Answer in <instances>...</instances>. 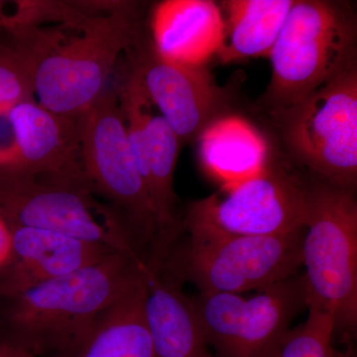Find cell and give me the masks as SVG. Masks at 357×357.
<instances>
[{
  "mask_svg": "<svg viewBox=\"0 0 357 357\" xmlns=\"http://www.w3.org/2000/svg\"><path fill=\"white\" fill-rule=\"evenodd\" d=\"M312 182L283 159L270 156L255 177L192 203L183 229L248 236L297 231L306 227Z\"/></svg>",
  "mask_w": 357,
  "mask_h": 357,
  "instance_id": "9",
  "label": "cell"
},
{
  "mask_svg": "<svg viewBox=\"0 0 357 357\" xmlns=\"http://www.w3.org/2000/svg\"><path fill=\"white\" fill-rule=\"evenodd\" d=\"M10 255V230L4 218L0 215V272L8 262Z\"/></svg>",
  "mask_w": 357,
  "mask_h": 357,
  "instance_id": "21",
  "label": "cell"
},
{
  "mask_svg": "<svg viewBox=\"0 0 357 357\" xmlns=\"http://www.w3.org/2000/svg\"><path fill=\"white\" fill-rule=\"evenodd\" d=\"M191 299L213 357H277L294 319L307 309L300 272L250 297L199 293Z\"/></svg>",
  "mask_w": 357,
  "mask_h": 357,
  "instance_id": "10",
  "label": "cell"
},
{
  "mask_svg": "<svg viewBox=\"0 0 357 357\" xmlns=\"http://www.w3.org/2000/svg\"><path fill=\"white\" fill-rule=\"evenodd\" d=\"M126 53L150 102L158 107L181 144L198 139L220 117L227 93L204 66L177 64L160 57L141 30Z\"/></svg>",
  "mask_w": 357,
  "mask_h": 357,
  "instance_id": "11",
  "label": "cell"
},
{
  "mask_svg": "<svg viewBox=\"0 0 357 357\" xmlns=\"http://www.w3.org/2000/svg\"><path fill=\"white\" fill-rule=\"evenodd\" d=\"M79 161L96 196L121 218L138 258L156 265L157 229L144 182L129 145L119 96L105 89L79 119Z\"/></svg>",
  "mask_w": 357,
  "mask_h": 357,
  "instance_id": "5",
  "label": "cell"
},
{
  "mask_svg": "<svg viewBox=\"0 0 357 357\" xmlns=\"http://www.w3.org/2000/svg\"><path fill=\"white\" fill-rule=\"evenodd\" d=\"M294 0L222 1L225 37L217 57L222 64L253 57H269L285 24Z\"/></svg>",
  "mask_w": 357,
  "mask_h": 357,
  "instance_id": "18",
  "label": "cell"
},
{
  "mask_svg": "<svg viewBox=\"0 0 357 357\" xmlns=\"http://www.w3.org/2000/svg\"><path fill=\"white\" fill-rule=\"evenodd\" d=\"M6 2L0 1V23L3 20L4 16L6 15L7 11L6 10Z\"/></svg>",
  "mask_w": 357,
  "mask_h": 357,
  "instance_id": "23",
  "label": "cell"
},
{
  "mask_svg": "<svg viewBox=\"0 0 357 357\" xmlns=\"http://www.w3.org/2000/svg\"><path fill=\"white\" fill-rule=\"evenodd\" d=\"M0 357H35L29 352L0 337Z\"/></svg>",
  "mask_w": 357,
  "mask_h": 357,
  "instance_id": "22",
  "label": "cell"
},
{
  "mask_svg": "<svg viewBox=\"0 0 357 357\" xmlns=\"http://www.w3.org/2000/svg\"><path fill=\"white\" fill-rule=\"evenodd\" d=\"M145 296L143 271L81 337L49 357H153L144 314Z\"/></svg>",
  "mask_w": 357,
  "mask_h": 357,
  "instance_id": "16",
  "label": "cell"
},
{
  "mask_svg": "<svg viewBox=\"0 0 357 357\" xmlns=\"http://www.w3.org/2000/svg\"><path fill=\"white\" fill-rule=\"evenodd\" d=\"M31 72L10 40L0 41V112L34 98Z\"/></svg>",
  "mask_w": 357,
  "mask_h": 357,
  "instance_id": "20",
  "label": "cell"
},
{
  "mask_svg": "<svg viewBox=\"0 0 357 357\" xmlns=\"http://www.w3.org/2000/svg\"><path fill=\"white\" fill-rule=\"evenodd\" d=\"M266 102L277 115L356 64V20L344 2L295 1L269 54Z\"/></svg>",
  "mask_w": 357,
  "mask_h": 357,
  "instance_id": "3",
  "label": "cell"
},
{
  "mask_svg": "<svg viewBox=\"0 0 357 357\" xmlns=\"http://www.w3.org/2000/svg\"><path fill=\"white\" fill-rule=\"evenodd\" d=\"M10 255L0 272V298L10 297L44 282L100 262L116 250L65 234L9 227Z\"/></svg>",
  "mask_w": 357,
  "mask_h": 357,
  "instance_id": "12",
  "label": "cell"
},
{
  "mask_svg": "<svg viewBox=\"0 0 357 357\" xmlns=\"http://www.w3.org/2000/svg\"><path fill=\"white\" fill-rule=\"evenodd\" d=\"M96 196L83 178L0 169V215L8 227L49 230L137 257L121 218Z\"/></svg>",
  "mask_w": 357,
  "mask_h": 357,
  "instance_id": "8",
  "label": "cell"
},
{
  "mask_svg": "<svg viewBox=\"0 0 357 357\" xmlns=\"http://www.w3.org/2000/svg\"><path fill=\"white\" fill-rule=\"evenodd\" d=\"M143 271L144 314L153 357H213L182 285L145 264Z\"/></svg>",
  "mask_w": 357,
  "mask_h": 357,
  "instance_id": "15",
  "label": "cell"
},
{
  "mask_svg": "<svg viewBox=\"0 0 357 357\" xmlns=\"http://www.w3.org/2000/svg\"><path fill=\"white\" fill-rule=\"evenodd\" d=\"M314 180V178H312ZM356 192L312 182L302 245L307 309L328 312L335 337H354L357 326Z\"/></svg>",
  "mask_w": 357,
  "mask_h": 357,
  "instance_id": "6",
  "label": "cell"
},
{
  "mask_svg": "<svg viewBox=\"0 0 357 357\" xmlns=\"http://www.w3.org/2000/svg\"><path fill=\"white\" fill-rule=\"evenodd\" d=\"M9 116L18 158L8 170L86 181L79 161V119L54 114L34 98L14 105Z\"/></svg>",
  "mask_w": 357,
  "mask_h": 357,
  "instance_id": "13",
  "label": "cell"
},
{
  "mask_svg": "<svg viewBox=\"0 0 357 357\" xmlns=\"http://www.w3.org/2000/svg\"><path fill=\"white\" fill-rule=\"evenodd\" d=\"M307 310L306 321L291 328L277 357H340L333 344L335 319L332 314Z\"/></svg>",
  "mask_w": 357,
  "mask_h": 357,
  "instance_id": "19",
  "label": "cell"
},
{
  "mask_svg": "<svg viewBox=\"0 0 357 357\" xmlns=\"http://www.w3.org/2000/svg\"><path fill=\"white\" fill-rule=\"evenodd\" d=\"M129 2L74 24L22 27L6 32L27 62L38 103L77 119L105 91L117 59L140 27Z\"/></svg>",
  "mask_w": 357,
  "mask_h": 357,
  "instance_id": "1",
  "label": "cell"
},
{
  "mask_svg": "<svg viewBox=\"0 0 357 357\" xmlns=\"http://www.w3.org/2000/svg\"><path fill=\"white\" fill-rule=\"evenodd\" d=\"M199 157L204 171L229 189L261 172L270 149L261 133L245 119L220 116L199 136Z\"/></svg>",
  "mask_w": 357,
  "mask_h": 357,
  "instance_id": "17",
  "label": "cell"
},
{
  "mask_svg": "<svg viewBox=\"0 0 357 357\" xmlns=\"http://www.w3.org/2000/svg\"><path fill=\"white\" fill-rule=\"evenodd\" d=\"M144 263L116 251L100 262L0 298V337L51 356L81 337L142 276Z\"/></svg>",
  "mask_w": 357,
  "mask_h": 357,
  "instance_id": "2",
  "label": "cell"
},
{
  "mask_svg": "<svg viewBox=\"0 0 357 357\" xmlns=\"http://www.w3.org/2000/svg\"><path fill=\"white\" fill-rule=\"evenodd\" d=\"M152 44L167 61L204 66L218 55L225 37L222 11L210 0H167L155 6Z\"/></svg>",
  "mask_w": 357,
  "mask_h": 357,
  "instance_id": "14",
  "label": "cell"
},
{
  "mask_svg": "<svg viewBox=\"0 0 357 357\" xmlns=\"http://www.w3.org/2000/svg\"><path fill=\"white\" fill-rule=\"evenodd\" d=\"M158 271L171 280L188 281L199 293L257 291L299 273L305 229L270 236H232L187 229Z\"/></svg>",
  "mask_w": 357,
  "mask_h": 357,
  "instance_id": "4",
  "label": "cell"
},
{
  "mask_svg": "<svg viewBox=\"0 0 357 357\" xmlns=\"http://www.w3.org/2000/svg\"><path fill=\"white\" fill-rule=\"evenodd\" d=\"M275 116L289 151L312 178L356 192V64Z\"/></svg>",
  "mask_w": 357,
  "mask_h": 357,
  "instance_id": "7",
  "label": "cell"
}]
</instances>
